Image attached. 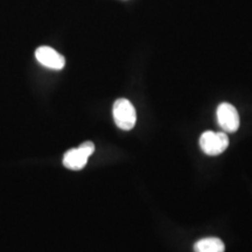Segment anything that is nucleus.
Instances as JSON below:
<instances>
[{
	"mask_svg": "<svg viewBox=\"0 0 252 252\" xmlns=\"http://www.w3.org/2000/svg\"><path fill=\"white\" fill-rule=\"evenodd\" d=\"M113 121L121 130L130 131L137 123V112L130 100L119 98L113 103L112 108Z\"/></svg>",
	"mask_w": 252,
	"mask_h": 252,
	"instance_id": "f257e3e1",
	"label": "nucleus"
},
{
	"mask_svg": "<svg viewBox=\"0 0 252 252\" xmlns=\"http://www.w3.org/2000/svg\"><path fill=\"white\" fill-rule=\"evenodd\" d=\"M94 152V145L91 141H84L76 149L67 151L63 156V166L71 171H80L84 168L89 158Z\"/></svg>",
	"mask_w": 252,
	"mask_h": 252,
	"instance_id": "f03ea898",
	"label": "nucleus"
},
{
	"mask_svg": "<svg viewBox=\"0 0 252 252\" xmlns=\"http://www.w3.org/2000/svg\"><path fill=\"white\" fill-rule=\"evenodd\" d=\"M229 146V137L225 132H203L200 138V147L208 156H220Z\"/></svg>",
	"mask_w": 252,
	"mask_h": 252,
	"instance_id": "7ed1b4c3",
	"label": "nucleus"
},
{
	"mask_svg": "<svg viewBox=\"0 0 252 252\" xmlns=\"http://www.w3.org/2000/svg\"><path fill=\"white\" fill-rule=\"evenodd\" d=\"M216 118L224 132L228 133H234L239 128L241 121H239V115L237 109L230 103H220L216 110Z\"/></svg>",
	"mask_w": 252,
	"mask_h": 252,
	"instance_id": "20e7f679",
	"label": "nucleus"
},
{
	"mask_svg": "<svg viewBox=\"0 0 252 252\" xmlns=\"http://www.w3.org/2000/svg\"><path fill=\"white\" fill-rule=\"evenodd\" d=\"M35 58L43 67L54 69V70H61L65 64L64 58L52 47H39L35 50Z\"/></svg>",
	"mask_w": 252,
	"mask_h": 252,
	"instance_id": "39448f33",
	"label": "nucleus"
},
{
	"mask_svg": "<svg viewBox=\"0 0 252 252\" xmlns=\"http://www.w3.org/2000/svg\"><path fill=\"white\" fill-rule=\"evenodd\" d=\"M224 243L216 237L202 238L194 245L195 252H224Z\"/></svg>",
	"mask_w": 252,
	"mask_h": 252,
	"instance_id": "423d86ee",
	"label": "nucleus"
}]
</instances>
